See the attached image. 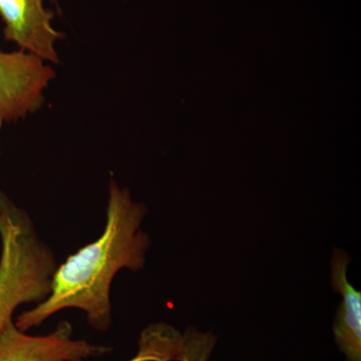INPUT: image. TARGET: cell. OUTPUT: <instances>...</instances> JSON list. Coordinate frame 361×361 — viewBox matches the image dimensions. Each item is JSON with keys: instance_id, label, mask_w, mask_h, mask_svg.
Returning <instances> with one entry per match:
<instances>
[{"instance_id": "obj_1", "label": "cell", "mask_w": 361, "mask_h": 361, "mask_svg": "<svg viewBox=\"0 0 361 361\" xmlns=\"http://www.w3.org/2000/svg\"><path fill=\"white\" fill-rule=\"evenodd\" d=\"M146 212L127 189L111 180L103 234L56 267L49 296L18 315L16 327L26 332L59 311L75 308L85 312L92 329H110L111 285L116 273L125 268L137 271L145 265L149 238L141 224Z\"/></svg>"}, {"instance_id": "obj_2", "label": "cell", "mask_w": 361, "mask_h": 361, "mask_svg": "<svg viewBox=\"0 0 361 361\" xmlns=\"http://www.w3.org/2000/svg\"><path fill=\"white\" fill-rule=\"evenodd\" d=\"M0 334L20 306L42 302L51 292L56 257L28 214L0 190Z\"/></svg>"}, {"instance_id": "obj_3", "label": "cell", "mask_w": 361, "mask_h": 361, "mask_svg": "<svg viewBox=\"0 0 361 361\" xmlns=\"http://www.w3.org/2000/svg\"><path fill=\"white\" fill-rule=\"evenodd\" d=\"M56 77L44 59L23 51H0V118L16 122L44 104V92Z\"/></svg>"}, {"instance_id": "obj_4", "label": "cell", "mask_w": 361, "mask_h": 361, "mask_svg": "<svg viewBox=\"0 0 361 361\" xmlns=\"http://www.w3.org/2000/svg\"><path fill=\"white\" fill-rule=\"evenodd\" d=\"M108 346L73 339L70 322L44 336H32L11 322L0 334V361H85L109 353Z\"/></svg>"}, {"instance_id": "obj_5", "label": "cell", "mask_w": 361, "mask_h": 361, "mask_svg": "<svg viewBox=\"0 0 361 361\" xmlns=\"http://www.w3.org/2000/svg\"><path fill=\"white\" fill-rule=\"evenodd\" d=\"M54 18V11L45 8L44 0H0L4 39L20 51L59 63L54 44L63 35L52 26Z\"/></svg>"}, {"instance_id": "obj_6", "label": "cell", "mask_w": 361, "mask_h": 361, "mask_svg": "<svg viewBox=\"0 0 361 361\" xmlns=\"http://www.w3.org/2000/svg\"><path fill=\"white\" fill-rule=\"evenodd\" d=\"M350 258L336 249L331 260L332 288L341 294L334 334L337 345L348 361H361V293L349 283L348 266Z\"/></svg>"}, {"instance_id": "obj_7", "label": "cell", "mask_w": 361, "mask_h": 361, "mask_svg": "<svg viewBox=\"0 0 361 361\" xmlns=\"http://www.w3.org/2000/svg\"><path fill=\"white\" fill-rule=\"evenodd\" d=\"M215 344L212 334H203L196 330H188L182 336L180 361H207Z\"/></svg>"}, {"instance_id": "obj_8", "label": "cell", "mask_w": 361, "mask_h": 361, "mask_svg": "<svg viewBox=\"0 0 361 361\" xmlns=\"http://www.w3.org/2000/svg\"><path fill=\"white\" fill-rule=\"evenodd\" d=\"M129 361H158V357L155 350L151 346L145 342L140 341L139 353Z\"/></svg>"}, {"instance_id": "obj_9", "label": "cell", "mask_w": 361, "mask_h": 361, "mask_svg": "<svg viewBox=\"0 0 361 361\" xmlns=\"http://www.w3.org/2000/svg\"><path fill=\"white\" fill-rule=\"evenodd\" d=\"M4 121H2V118H0V130H1L2 125H4Z\"/></svg>"}, {"instance_id": "obj_10", "label": "cell", "mask_w": 361, "mask_h": 361, "mask_svg": "<svg viewBox=\"0 0 361 361\" xmlns=\"http://www.w3.org/2000/svg\"><path fill=\"white\" fill-rule=\"evenodd\" d=\"M52 1H54V0H52Z\"/></svg>"}]
</instances>
